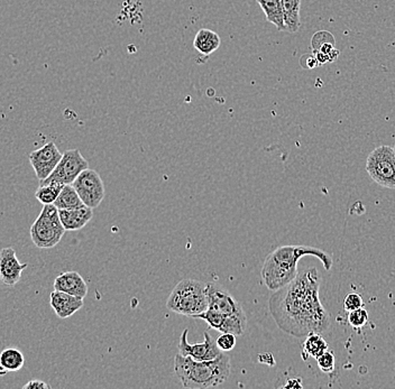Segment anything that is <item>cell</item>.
Segmentation results:
<instances>
[{
    "label": "cell",
    "mask_w": 395,
    "mask_h": 389,
    "mask_svg": "<svg viewBox=\"0 0 395 389\" xmlns=\"http://www.w3.org/2000/svg\"><path fill=\"white\" fill-rule=\"evenodd\" d=\"M320 283V274L313 267L298 274L282 288L274 291L268 307L277 326L285 333L302 338L328 330L330 315L319 298Z\"/></svg>",
    "instance_id": "6da1fadb"
},
{
    "label": "cell",
    "mask_w": 395,
    "mask_h": 389,
    "mask_svg": "<svg viewBox=\"0 0 395 389\" xmlns=\"http://www.w3.org/2000/svg\"><path fill=\"white\" fill-rule=\"evenodd\" d=\"M304 256H315L321 260L323 267L330 271L332 257L326 251L315 247L281 246L266 257L263 262V283L270 291H277L292 282L298 276V262Z\"/></svg>",
    "instance_id": "7a4b0ae2"
},
{
    "label": "cell",
    "mask_w": 395,
    "mask_h": 389,
    "mask_svg": "<svg viewBox=\"0 0 395 389\" xmlns=\"http://www.w3.org/2000/svg\"><path fill=\"white\" fill-rule=\"evenodd\" d=\"M175 373L185 388L207 389L219 386L230 375V358L220 356L207 362H198L177 354L175 359Z\"/></svg>",
    "instance_id": "3957f363"
},
{
    "label": "cell",
    "mask_w": 395,
    "mask_h": 389,
    "mask_svg": "<svg viewBox=\"0 0 395 389\" xmlns=\"http://www.w3.org/2000/svg\"><path fill=\"white\" fill-rule=\"evenodd\" d=\"M209 305L207 283L198 279H182L170 294L166 307L172 312L196 318Z\"/></svg>",
    "instance_id": "277c9868"
},
{
    "label": "cell",
    "mask_w": 395,
    "mask_h": 389,
    "mask_svg": "<svg viewBox=\"0 0 395 389\" xmlns=\"http://www.w3.org/2000/svg\"><path fill=\"white\" fill-rule=\"evenodd\" d=\"M32 243L39 249L54 248L62 241L65 229L58 217V209L54 205H43L41 213L32 224Z\"/></svg>",
    "instance_id": "5b68a950"
},
{
    "label": "cell",
    "mask_w": 395,
    "mask_h": 389,
    "mask_svg": "<svg viewBox=\"0 0 395 389\" xmlns=\"http://www.w3.org/2000/svg\"><path fill=\"white\" fill-rule=\"evenodd\" d=\"M366 171L383 188L395 189V152L393 147H376L368 155Z\"/></svg>",
    "instance_id": "8992f818"
},
{
    "label": "cell",
    "mask_w": 395,
    "mask_h": 389,
    "mask_svg": "<svg viewBox=\"0 0 395 389\" xmlns=\"http://www.w3.org/2000/svg\"><path fill=\"white\" fill-rule=\"evenodd\" d=\"M71 185L80 196L83 205L92 208V210L99 207L105 199V184L94 170L87 169L81 172Z\"/></svg>",
    "instance_id": "52a82bcc"
},
{
    "label": "cell",
    "mask_w": 395,
    "mask_h": 389,
    "mask_svg": "<svg viewBox=\"0 0 395 389\" xmlns=\"http://www.w3.org/2000/svg\"><path fill=\"white\" fill-rule=\"evenodd\" d=\"M89 169L88 160L83 158L79 149H69L62 154L54 171L50 177L42 181L41 185L50 182H58L62 184H72L81 172Z\"/></svg>",
    "instance_id": "ba28073f"
},
{
    "label": "cell",
    "mask_w": 395,
    "mask_h": 389,
    "mask_svg": "<svg viewBox=\"0 0 395 389\" xmlns=\"http://www.w3.org/2000/svg\"><path fill=\"white\" fill-rule=\"evenodd\" d=\"M207 293L209 300L208 309L219 314L247 322L246 313L241 303L226 288L215 283H207Z\"/></svg>",
    "instance_id": "9c48e42d"
},
{
    "label": "cell",
    "mask_w": 395,
    "mask_h": 389,
    "mask_svg": "<svg viewBox=\"0 0 395 389\" xmlns=\"http://www.w3.org/2000/svg\"><path fill=\"white\" fill-rule=\"evenodd\" d=\"M61 158L62 153L58 151L54 141L45 144L44 146L36 149L28 155L30 163L39 182L50 177Z\"/></svg>",
    "instance_id": "30bf717a"
},
{
    "label": "cell",
    "mask_w": 395,
    "mask_h": 389,
    "mask_svg": "<svg viewBox=\"0 0 395 389\" xmlns=\"http://www.w3.org/2000/svg\"><path fill=\"white\" fill-rule=\"evenodd\" d=\"M188 333V329H185L180 337V355L191 357L198 362H207V360H213L220 356L221 351L219 350L215 340L213 339L209 332H205V341L200 343H189Z\"/></svg>",
    "instance_id": "8fae6325"
},
{
    "label": "cell",
    "mask_w": 395,
    "mask_h": 389,
    "mask_svg": "<svg viewBox=\"0 0 395 389\" xmlns=\"http://www.w3.org/2000/svg\"><path fill=\"white\" fill-rule=\"evenodd\" d=\"M28 264H22L17 258L16 251L11 247L0 249V285L15 286L20 282L23 272Z\"/></svg>",
    "instance_id": "7c38bea8"
},
{
    "label": "cell",
    "mask_w": 395,
    "mask_h": 389,
    "mask_svg": "<svg viewBox=\"0 0 395 389\" xmlns=\"http://www.w3.org/2000/svg\"><path fill=\"white\" fill-rule=\"evenodd\" d=\"M196 319L205 320L211 328L215 329L221 333H232L235 336H243L246 331L247 322L238 320V319L230 318L226 315H221L219 313L213 312L211 310L207 309L205 312L198 315Z\"/></svg>",
    "instance_id": "4fadbf2b"
},
{
    "label": "cell",
    "mask_w": 395,
    "mask_h": 389,
    "mask_svg": "<svg viewBox=\"0 0 395 389\" xmlns=\"http://www.w3.org/2000/svg\"><path fill=\"white\" fill-rule=\"evenodd\" d=\"M50 304L58 318L68 319L82 309L83 298L54 290L51 293Z\"/></svg>",
    "instance_id": "5bb4252c"
},
{
    "label": "cell",
    "mask_w": 395,
    "mask_h": 389,
    "mask_svg": "<svg viewBox=\"0 0 395 389\" xmlns=\"http://www.w3.org/2000/svg\"><path fill=\"white\" fill-rule=\"evenodd\" d=\"M54 290L68 293L77 298H84L88 294V285L77 272H65L56 277Z\"/></svg>",
    "instance_id": "9a60e30c"
},
{
    "label": "cell",
    "mask_w": 395,
    "mask_h": 389,
    "mask_svg": "<svg viewBox=\"0 0 395 389\" xmlns=\"http://www.w3.org/2000/svg\"><path fill=\"white\" fill-rule=\"evenodd\" d=\"M58 217L65 231H77L87 226L94 217L92 208L82 205L75 209L58 210Z\"/></svg>",
    "instance_id": "2e32d148"
},
{
    "label": "cell",
    "mask_w": 395,
    "mask_h": 389,
    "mask_svg": "<svg viewBox=\"0 0 395 389\" xmlns=\"http://www.w3.org/2000/svg\"><path fill=\"white\" fill-rule=\"evenodd\" d=\"M220 36L211 30H200L194 36V46L201 56H209L220 46Z\"/></svg>",
    "instance_id": "e0dca14e"
},
{
    "label": "cell",
    "mask_w": 395,
    "mask_h": 389,
    "mask_svg": "<svg viewBox=\"0 0 395 389\" xmlns=\"http://www.w3.org/2000/svg\"><path fill=\"white\" fill-rule=\"evenodd\" d=\"M24 364L25 357L18 349L7 348L0 352V376L20 371Z\"/></svg>",
    "instance_id": "ac0fdd59"
},
{
    "label": "cell",
    "mask_w": 395,
    "mask_h": 389,
    "mask_svg": "<svg viewBox=\"0 0 395 389\" xmlns=\"http://www.w3.org/2000/svg\"><path fill=\"white\" fill-rule=\"evenodd\" d=\"M287 32L296 33L301 27V0H281Z\"/></svg>",
    "instance_id": "d6986e66"
},
{
    "label": "cell",
    "mask_w": 395,
    "mask_h": 389,
    "mask_svg": "<svg viewBox=\"0 0 395 389\" xmlns=\"http://www.w3.org/2000/svg\"><path fill=\"white\" fill-rule=\"evenodd\" d=\"M256 1L262 8L263 13L265 14L268 22L273 24L277 28V31H287L281 0H256Z\"/></svg>",
    "instance_id": "ffe728a7"
},
{
    "label": "cell",
    "mask_w": 395,
    "mask_h": 389,
    "mask_svg": "<svg viewBox=\"0 0 395 389\" xmlns=\"http://www.w3.org/2000/svg\"><path fill=\"white\" fill-rule=\"evenodd\" d=\"M328 349V343L326 340L323 339L321 333H311L307 336V339L304 340L302 352H303L304 359H307V357L317 359L323 352H326Z\"/></svg>",
    "instance_id": "44dd1931"
},
{
    "label": "cell",
    "mask_w": 395,
    "mask_h": 389,
    "mask_svg": "<svg viewBox=\"0 0 395 389\" xmlns=\"http://www.w3.org/2000/svg\"><path fill=\"white\" fill-rule=\"evenodd\" d=\"M53 205H56L58 210L75 209L84 205L81 201L80 196H77V191L71 184L64 185Z\"/></svg>",
    "instance_id": "7402d4cb"
},
{
    "label": "cell",
    "mask_w": 395,
    "mask_h": 389,
    "mask_svg": "<svg viewBox=\"0 0 395 389\" xmlns=\"http://www.w3.org/2000/svg\"><path fill=\"white\" fill-rule=\"evenodd\" d=\"M63 186L64 184L58 182H50L39 185V188L36 190L35 198L43 205H53Z\"/></svg>",
    "instance_id": "603a6c76"
},
{
    "label": "cell",
    "mask_w": 395,
    "mask_h": 389,
    "mask_svg": "<svg viewBox=\"0 0 395 389\" xmlns=\"http://www.w3.org/2000/svg\"><path fill=\"white\" fill-rule=\"evenodd\" d=\"M368 322V312L363 307L351 311L349 314V323L354 329H360Z\"/></svg>",
    "instance_id": "cb8c5ba5"
},
{
    "label": "cell",
    "mask_w": 395,
    "mask_h": 389,
    "mask_svg": "<svg viewBox=\"0 0 395 389\" xmlns=\"http://www.w3.org/2000/svg\"><path fill=\"white\" fill-rule=\"evenodd\" d=\"M317 364H318V367L323 373H332L334 370V364H336L334 355L332 354V351L327 350L326 352H323L321 356L317 358Z\"/></svg>",
    "instance_id": "d4e9b609"
},
{
    "label": "cell",
    "mask_w": 395,
    "mask_h": 389,
    "mask_svg": "<svg viewBox=\"0 0 395 389\" xmlns=\"http://www.w3.org/2000/svg\"><path fill=\"white\" fill-rule=\"evenodd\" d=\"M215 345L221 352H230L236 347V336L232 333H221L215 339Z\"/></svg>",
    "instance_id": "484cf974"
},
{
    "label": "cell",
    "mask_w": 395,
    "mask_h": 389,
    "mask_svg": "<svg viewBox=\"0 0 395 389\" xmlns=\"http://www.w3.org/2000/svg\"><path fill=\"white\" fill-rule=\"evenodd\" d=\"M325 43H334V44L336 43L334 35L332 33H329L327 31H321L313 35V41H311L313 51L318 50L319 47L325 44Z\"/></svg>",
    "instance_id": "4316f807"
},
{
    "label": "cell",
    "mask_w": 395,
    "mask_h": 389,
    "mask_svg": "<svg viewBox=\"0 0 395 389\" xmlns=\"http://www.w3.org/2000/svg\"><path fill=\"white\" fill-rule=\"evenodd\" d=\"M344 307H345L347 312L354 311V310L363 307V298L362 296L357 294V293H351L346 296L345 301H344Z\"/></svg>",
    "instance_id": "83f0119b"
},
{
    "label": "cell",
    "mask_w": 395,
    "mask_h": 389,
    "mask_svg": "<svg viewBox=\"0 0 395 389\" xmlns=\"http://www.w3.org/2000/svg\"><path fill=\"white\" fill-rule=\"evenodd\" d=\"M301 65L303 69L311 70L318 67L319 63L313 53V54H306V56H302Z\"/></svg>",
    "instance_id": "f1b7e54d"
},
{
    "label": "cell",
    "mask_w": 395,
    "mask_h": 389,
    "mask_svg": "<svg viewBox=\"0 0 395 389\" xmlns=\"http://www.w3.org/2000/svg\"><path fill=\"white\" fill-rule=\"evenodd\" d=\"M24 389H51V386L46 384L45 381H39V379H32L28 381L27 384L23 386Z\"/></svg>",
    "instance_id": "f546056e"
},
{
    "label": "cell",
    "mask_w": 395,
    "mask_h": 389,
    "mask_svg": "<svg viewBox=\"0 0 395 389\" xmlns=\"http://www.w3.org/2000/svg\"><path fill=\"white\" fill-rule=\"evenodd\" d=\"M281 387L282 388H302V381L300 378H291L287 381V384Z\"/></svg>",
    "instance_id": "4dcf8cb0"
},
{
    "label": "cell",
    "mask_w": 395,
    "mask_h": 389,
    "mask_svg": "<svg viewBox=\"0 0 395 389\" xmlns=\"http://www.w3.org/2000/svg\"><path fill=\"white\" fill-rule=\"evenodd\" d=\"M393 149H394V152H395V145H394V147H393Z\"/></svg>",
    "instance_id": "1f68e13d"
}]
</instances>
